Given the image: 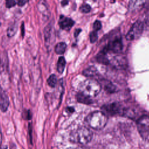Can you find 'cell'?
Returning a JSON list of instances; mask_svg holds the SVG:
<instances>
[{"label":"cell","instance_id":"cell-8","mask_svg":"<svg viewBox=\"0 0 149 149\" xmlns=\"http://www.w3.org/2000/svg\"><path fill=\"white\" fill-rule=\"evenodd\" d=\"M9 105V98L5 90L0 86V109L5 112L7 111Z\"/></svg>","mask_w":149,"mask_h":149},{"label":"cell","instance_id":"cell-26","mask_svg":"<svg viewBox=\"0 0 149 149\" xmlns=\"http://www.w3.org/2000/svg\"><path fill=\"white\" fill-rule=\"evenodd\" d=\"M28 1H29V0H16V3L19 6H22L24 5Z\"/></svg>","mask_w":149,"mask_h":149},{"label":"cell","instance_id":"cell-18","mask_svg":"<svg viewBox=\"0 0 149 149\" xmlns=\"http://www.w3.org/2000/svg\"><path fill=\"white\" fill-rule=\"evenodd\" d=\"M97 60L98 62L103 64H108L109 63V61L106 56V52H105L104 50L97 55Z\"/></svg>","mask_w":149,"mask_h":149},{"label":"cell","instance_id":"cell-33","mask_svg":"<svg viewBox=\"0 0 149 149\" xmlns=\"http://www.w3.org/2000/svg\"><path fill=\"white\" fill-rule=\"evenodd\" d=\"M2 149H8V147H7V146H3V147H2Z\"/></svg>","mask_w":149,"mask_h":149},{"label":"cell","instance_id":"cell-12","mask_svg":"<svg viewBox=\"0 0 149 149\" xmlns=\"http://www.w3.org/2000/svg\"><path fill=\"white\" fill-rule=\"evenodd\" d=\"M113 64L116 68H125L126 67V60L125 57L122 55H116L113 59Z\"/></svg>","mask_w":149,"mask_h":149},{"label":"cell","instance_id":"cell-14","mask_svg":"<svg viewBox=\"0 0 149 149\" xmlns=\"http://www.w3.org/2000/svg\"><path fill=\"white\" fill-rule=\"evenodd\" d=\"M76 99L77 101L80 103L86 104H90L92 103V100L91 98L81 93H79L76 95Z\"/></svg>","mask_w":149,"mask_h":149},{"label":"cell","instance_id":"cell-1","mask_svg":"<svg viewBox=\"0 0 149 149\" xmlns=\"http://www.w3.org/2000/svg\"><path fill=\"white\" fill-rule=\"evenodd\" d=\"M107 116L102 112L94 111L90 113L86 118L87 125L95 130H101L103 129L107 123Z\"/></svg>","mask_w":149,"mask_h":149},{"label":"cell","instance_id":"cell-13","mask_svg":"<svg viewBox=\"0 0 149 149\" xmlns=\"http://www.w3.org/2000/svg\"><path fill=\"white\" fill-rule=\"evenodd\" d=\"M52 26L50 24H48L44 30V39L46 43H49L51 38L52 36Z\"/></svg>","mask_w":149,"mask_h":149},{"label":"cell","instance_id":"cell-2","mask_svg":"<svg viewBox=\"0 0 149 149\" xmlns=\"http://www.w3.org/2000/svg\"><path fill=\"white\" fill-rule=\"evenodd\" d=\"M93 132L88 127L82 126L73 131L70 135L72 141L80 144H86L92 139Z\"/></svg>","mask_w":149,"mask_h":149},{"label":"cell","instance_id":"cell-24","mask_svg":"<svg viewBox=\"0 0 149 149\" xmlns=\"http://www.w3.org/2000/svg\"><path fill=\"white\" fill-rule=\"evenodd\" d=\"M101 23L99 20H95L93 24V29L94 31H97L101 29Z\"/></svg>","mask_w":149,"mask_h":149},{"label":"cell","instance_id":"cell-25","mask_svg":"<svg viewBox=\"0 0 149 149\" xmlns=\"http://www.w3.org/2000/svg\"><path fill=\"white\" fill-rule=\"evenodd\" d=\"M16 4V2L15 0H6V7L10 8L14 6Z\"/></svg>","mask_w":149,"mask_h":149},{"label":"cell","instance_id":"cell-19","mask_svg":"<svg viewBox=\"0 0 149 149\" xmlns=\"http://www.w3.org/2000/svg\"><path fill=\"white\" fill-rule=\"evenodd\" d=\"M47 83L51 87H55L57 84V78L55 74H51L47 79Z\"/></svg>","mask_w":149,"mask_h":149},{"label":"cell","instance_id":"cell-11","mask_svg":"<svg viewBox=\"0 0 149 149\" xmlns=\"http://www.w3.org/2000/svg\"><path fill=\"white\" fill-rule=\"evenodd\" d=\"M146 0H130L129 4V9L130 11H136L140 9Z\"/></svg>","mask_w":149,"mask_h":149},{"label":"cell","instance_id":"cell-17","mask_svg":"<svg viewBox=\"0 0 149 149\" xmlns=\"http://www.w3.org/2000/svg\"><path fill=\"white\" fill-rule=\"evenodd\" d=\"M66 44L64 42H61L58 43L55 47V51L57 54H63L66 50Z\"/></svg>","mask_w":149,"mask_h":149},{"label":"cell","instance_id":"cell-6","mask_svg":"<svg viewBox=\"0 0 149 149\" xmlns=\"http://www.w3.org/2000/svg\"><path fill=\"white\" fill-rule=\"evenodd\" d=\"M102 109L103 110V111H104L102 112H104L105 114L107 113L108 114L111 115L120 113L122 111L120 105L118 103H112L105 105L102 107Z\"/></svg>","mask_w":149,"mask_h":149},{"label":"cell","instance_id":"cell-21","mask_svg":"<svg viewBox=\"0 0 149 149\" xmlns=\"http://www.w3.org/2000/svg\"><path fill=\"white\" fill-rule=\"evenodd\" d=\"M79 10L82 13H88L91 10V7L88 4H83L80 7Z\"/></svg>","mask_w":149,"mask_h":149},{"label":"cell","instance_id":"cell-27","mask_svg":"<svg viewBox=\"0 0 149 149\" xmlns=\"http://www.w3.org/2000/svg\"><path fill=\"white\" fill-rule=\"evenodd\" d=\"M24 113V115H23V116H24V119H25L29 120V119H31V113H30V112L29 111H25Z\"/></svg>","mask_w":149,"mask_h":149},{"label":"cell","instance_id":"cell-3","mask_svg":"<svg viewBox=\"0 0 149 149\" xmlns=\"http://www.w3.org/2000/svg\"><path fill=\"white\" fill-rule=\"evenodd\" d=\"M101 86L95 80L87 79L80 85V91L83 94L91 98L97 95L100 92Z\"/></svg>","mask_w":149,"mask_h":149},{"label":"cell","instance_id":"cell-7","mask_svg":"<svg viewBox=\"0 0 149 149\" xmlns=\"http://www.w3.org/2000/svg\"><path fill=\"white\" fill-rule=\"evenodd\" d=\"M74 22L70 18L65 17L63 15H61L59 17V25L61 29L66 30L69 31L70 29L73 26Z\"/></svg>","mask_w":149,"mask_h":149},{"label":"cell","instance_id":"cell-23","mask_svg":"<svg viewBox=\"0 0 149 149\" xmlns=\"http://www.w3.org/2000/svg\"><path fill=\"white\" fill-rule=\"evenodd\" d=\"M97 38H98V35H97V33L95 31H92L91 33H90V42L91 43L95 42L97 41Z\"/></svg>","mask_w":149,"mask_h":149},{"label":"cell","instance_id":"cell-20","mask_svg":"<svg viewBox=\"0 0 149 149\" xmlns=\"http://www.w3.org/2000/svg\"><path fill=\"white\" fill-rule=\"evenodd\" d=\"M17 24H12L10 25L8 30H7V35L9 37H12V36H13L16 32L17 31Z\"/></svg>","mask_w":149,"mask_h":149},{"label":"cell","instance_id":"cell-16","mask_svg":"<svg viewBox=\"0 0 149 149\" xmlns=\"http://www.w3.org/2000/svg\"><path fill=\"white\" fill-rule=\"evenodd\" d=\"M66 65V61L63 56H61L59 58L57 63V71L59 73H62L64 71L65 67Z\"/></svg>","mask_w":149,"mask_h":149},{"label":"cell","instance_id":"cell-9","mask_svg":"<svg viewBox=\"0 0 149 149\" xmlns=\"http://www.w3.org/2000/svg\"><path fill=\"white\" fill-rule=\"evenodd\" d=\"M107 50H110L115 53H119L122 49V43L120 38H116L110 41L107 47Z\"/></svg>","mask_w":149,"mask_h":149},{"label":"cell","instance_id":"cell-5","mask_svg":"<svg viewBox=\"0 0 149 149\" xmlns=\"http://www.w3.org/2000/svg\"><path fill=\"white\" fill-rule=\"evenodd\" d=\"M138 131L143 139H146L149 135V116H143L137 121Z\"/></svg>","mask_w":149,"mask_h":149},{"label":"cell","instance_id":"cell-31","mask_svg":"<svg viewBox=\"0 0 149 149\" xmlns=\"http://www.w3.org/2000/svg\"><path fill=\"white\" fill-rule=\"evenodd\" d=\"M22 35L23 37V36H24V26H23V24L22 26Z\"/></svg>","mask_w":149,"mask_h":149},{"label":"cell","instance_id":"cell-10","mask_svg":"<svg viewBox=\"0 0 149 149\" xmlns=\"http://www.w3.org/2000/svg\"><path fill=\"white\" fill-rule=\"evenodd\" d=\"M37 8L42 14L44 20H47L49 17V10L48 5L45 0H40L37 4Z\"/></svg>","mask_w":149,"mask_h":149},{"label":"cell","instance_id":"cell-28","mask_svg":"<svg viewBox=\"0 0 149 149\" xmlns=\"http://www.w3.org/2000/svg\"><path fill=\"white\" fill-rule=\"evenodd\" d=\"M81 31V30L80 29H78L75 30V31H74V36L75 37H77Z\"/></svg>","mask_w":149,"mask_h":149},{"label":"cell","instance_id":"cell-29","mask_svg":"<svg viewBox=\"0 0 149 149\" xmlns=\"http://www.w3.org/2000/svg\"><path fill=\"white\" fill-rule=\"evenodd\" d=\"M68 2H69L68 0H62L61 1V5L63 6H65L68 4Z\"/></svg>","mask_w":149,"mask_h":149},{"label":"cell","instance_id":"cell-22","mask_svg":"<svg viewBox=\"0 0 149 149\" xmlns=\"http://www.w3.org/2000/svg\"><path fill=\"white\" fill-rule=\"evenodd\" d=\"M104 88H105V90L108 93H113L115 90V87L112 83H110L105 84Z\"/></svg>","mask_w":149,"mask_h":149},{"label":"cell","instance_id":"cell-4","mask_svg":"<svg viewBox=\"0 0 149 149\" xmlns=\"http://www.w3.org/2000/svg\"><path fill=\"white\" fill-rule=\"evenodd\" d=\"M143 23L141 21H137L135 22L130 30L127 32L126 38L127 40H134L139 38L141 35L143 31Z\"/></svg>","mask_w":149,"mask_h":149},{"label":"cell","instance_id":"cell-15","mask_svg":"<svg viewBox=\"0 0 149 149\" xmlns=\"http://www.w3.org/2000/svg\"><path fill=\"white\" fill-rule=\"evenodd\" d=\"M97 73L98 70L94 66H90L83 71V74L87 77H93Z\"/></svg>","mask_w":149,"mask_h":149},{"label":"cell","instance_id":"cell-32","mask_svg":"<svg viewBox=\"0 0 149 149\" xmlns=\"http://www.w3.org/2000/svg\"><path fill=\"white\" fill-rule=\"evenodd\" d=\"M1 139H2V134H1V129H0V146H1Z\"/></svg>","mask_w":149,"mask_h":149},{"label":"cell","instance_id":"cell-30","mask_svg":"<svg viewBox=\"0 0 149 149\" xmlns=\"http://www.w3.org/2000/svg\"><path fill=\"white\" fill-rule=\"evenodd\" d=\"M67 149H87V148L86 147H75V148L70 147V148H68Z\"/></svg>","mask_w":149,"mask_h":149}]
</instances>
